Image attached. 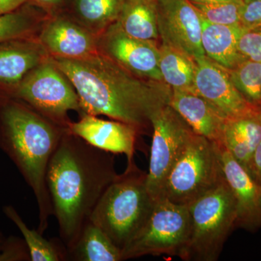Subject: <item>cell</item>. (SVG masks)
I'll return each mask as SVG.
<instances>
[{
    "label": "cell",
    "instance_id": "cell-12",
    "mask_svg": "<svg viewBox=\"0 0 261 261\" xmlns=\"http://www.w3.org/2000/svg\"><path fill=\"white\" fill-rule=\"evenodd\" d=\"M195 62L196 92L225 118L261 111L242 96L233 85L228 70L206 56Z\"/></svg>",
    "mask_w": 261,
    "mask_h": 261
},
{
    "label": "cell",
    "instance_id": "cell-18",
    "mask_svg": "<svg viewBox=\"0 0 261 261\" xmlns=\"http://www.w3.org/2000/svg\"><path fill=\"white\" fill-rule=\"evenodd\" d=\"M201 18V44L206 57L228 71L234 69L246 60L240 54L238 47L243 25H218Z\"/></svg>",
    "mask_w": 261,
    "mask_h": 261
},
{
    "label": "cell",
    "instance_id": "cell-4",
    "mask_svg": "<svg viewBox=\"0 0 261 261\" xmlns=\"http://www.w3.org/2000/svg\"><path fill=\"white\" fill-rule=\"evenodd\" d=\"M155 201L147 190V172L133 161L106 189L89 220L122 251L145 222Z\"/></svg>",
    "mask_w": 261,
    "mask_h": 261
},
{
    "label": "cell",
    "instance_id": "cell-5",
    "mask_svg": "<svg viewBox=\"0 0 261 261\" xmlns=\"http://www.w3.org/2000/svg\"><path fill=\"white\" fill-rule=\"evenodd\" d=\"M187 206L190 231L180 258L217 260L228 235L236 228V202L224 177L219 185Z\"/></svg>",
    "mask_w": 261,
    "mask_h": 261
},
{
    "label": "cell",
    "instance_id": "cell-26",
    "mask_svg": "<svg viewBox=\"0 0 261 261\" xmlns=\"http://www.w3.org/2000/svg\"><path fill=\"white\" fill-rule=\"evenodd\" d=\"M205 20L211 23L224 25H242L241 10L244 2L190 1Z\"/></svg>",
    "mask_w": 261,
    "mask_h": 261
},
{
    "label": "cell",
    "instance_id": "cell-16",
    "mask_svg": "<svg viewBox=\"0 0 261 261\" xmlns=\"http://www.w3.org/2000/svg\"><path fill=\"white\" fill-rule=\"evenodd\" d=\"M169 105L197 135L221 144L225 118L197 92L172 90Z\"/></svg>",
    "mask_w": 261,
    "mask_h": 261
},
{
    "label": "cell",
    "instance_id": "cell-7",
    "mask_svg": "<svg viewBox=\"0 0 261 261\" xmlns=\"http://www.w3.org/2000/svg\"><path fill=\"white\" fill-rule=\"evenodd\" d=\"M8 98L28 105L49 121L68 128L70 111L82 113L80 98L69 80L49 56L15 85L7 87Z\"/></svg>",
    "mask_w": 261,
    "mask_h": 261
},
{
    "label": "cell",
    "instance_id": "cell-3",
    "mask_svg": "<svg viewBox=\"0 0 261 261\" xmlns=\"http://www.w3.org/2000/svg\"><path fill=\"white\" fill-rule=\"evenodd\" d=\"M65 130L25 103L11 98L0 99V149L34 192L39 209L37 230L42 234L53 215L46 182L48 165Z\"/></svg>",
    "mask_w": 261,
    "mask_h": 261
},
{
    "label": "cell",
    "instance_id": "cell-37",
    "mask_svg": "<svg viewBox=\"0 0 261 261\" xmlns=\"http://www.w3.org/2000/svg\"><path fill=\"white\" fill-rule=\"evenodd\" d=\"M149 1L153 2V3H155V2H157L158 0H149Z\"/></svg>",
    "mask_w": 261,
    "mask_h": 261
},
{
    "label": "cell",
    "instance_id": "cell-11",
    "mask_svg": "<svg viewBox=\"0 0 261 261\" xmlns=\"http://www.w3.org/2000/svg\"><path fill=\"white\" fill-rule=\"evenodd\" d=\"M98 49L130 73L163 82L157 42L130 37L115 23L98 36Z\"/></svg>",
    "mask_w": 261,
    "mask_h": 261
},
{
    "label": "cell",
    "instance_id": "cell-15",
    "mask_svg": "<svg viewBox=\"0 0 261 261\" xmlns=\"http://www.w3.org/2000/svg\"><path fill=\"white\" fill-rule=\"evenodd\" d=\"M38 40L51 57L80 58L99 51L98 36L65 17L48 20Z\"/></svg>",
    "mask_w": 261,
    "mask_h": 261
},
{
    "label": "cell",
    "instance_id": "cell-33",
    "mask_svg": "<svg viewBox=\"0 0 261 261\" xmlns=\"http://www.w3.org/2000/svg\"><path fill=\"white\" fill-rule=\"evenodd\" d=\"M39 4L48 8H54L63 3V0H34Z\"/></svg>",
    "mask_w": 261,
    "mask_h": 261
},
{
    "label": "cell",
    "instance_id": "cell-22",
    "mask_svg": "<svg viewBox=\"0 0 261 261\" xmlns=\"http://www.w3.org/2000/svg\"><path fill=\"white\" fill-rule=\"evenodd\" d=\"M159 67L163 82L172 90L196 92V62L173 48L161 44Z\"/></svg>",
    "mask_w": 261,
    "mask_h": 261
},
{
    "label": "cell",
    "instance_id": "cell-17",
    "mask_svg": "<svg viewBox=\"0 0 261 261\" xmlns=\"http://www.w3.org/2000/svg\"><path fill=\"white\" fill-rule=\"evenodd\" d=\"M49 56L39 40L30 37L0 42V82L15 85Z\"/></svg>",
    "mask_w": 261,
    "mask_h": 261
},
{
    "label": "cell",
    "instance_id": "cell-31",
    "mask_svg": "<svg viewBox=\"0 0 261 261\" xmlns=\"http://www.w3.org/2000/svg\"><path fill=\"white\" fill-rule=\"evenodd\" d=\"M246 168L255 181L261 185V142L252 153Z\"/></svg>",
    "mask_w": 261,
    "mask_h": 261
},
{
    "label": "cell",
    "instance_id": "cell-24",
    "mask_svg": "<svg viewBox=\"0 0 261 261\" xmlns=\"http://www.w3.org/2000/svg\"><path fill=\"white\" fill-rule=\"evenodd\" d=\"M3 212L23 235L32 261L68 260L66 247L61 246L58 242L47 240L38 230L29 228L13 206H4Z\"/></svg>",
    "mask_w": 261,
    "mask_h": 261
},
{
    "label": "cell",
    "instance_id": "cell-29",
    "mask_svg": "<svg viewBox=\"0 0 261 261\" xmlns=\"http://www.w3.org/2000/svg\"><path fill=\"white\" fill-rule=\"evenodd\" d=\"M0 261H32L25 240L13 235L5 238L0 248Z\"/></svg>",
    "mask_w": 261,
    "mask_h": 261
},
{
    "label": "cell",
    "instance_id": "cell-9",
    "mask_svg": "<svg viewBox=\"0 0 261 261\" xmlns=\"http://www.w3.org/2000/svg\"><path fill=\"white\" fill-rule=\"evenodd\" d=\"M152 141L147 187L154 200L161 198L165 179L187 142L195 133L169 103L151 118Z\"/></svg>",
    "mask_w": 261,
    "mask_h": 261
},
{
    "label": "cell",
    "instance_id": "cell-8",
    "mask_svg": "<svg viewBox=\"0 0 261 261\" xmlns=\"http://www.w3.org/2000/svg\"><path fill=\"white\" fill-rule=\"evenodd\" d=\"M189 231L188 206L158 199L145 222L122 250V260L145 255L181 257Z\"/></svg>",
    "mask_w": 261,
    "mask_h": 261
},
{
    "label": "cell",
    "instance_id": "cell-1",
    "mask_svg": "<svg viewBox=\"0 0 261 261\" xmlns=\"http://www.w3.org/2000/svg\"><path fill=\"white\" fill-rule=\"evenodd\" d=\"M50 57L74 87L82 113L108 116L145 133L154 113L169 103L172 89L165 82L137 76L99 51L80 58Z\"/></svg>",
    "mask_w": 261,
    "mask_h": 261
},
{
    "label": "cell",
    "instance_id": "cell-28",
    "mask_svg": "<svg viewBox=\"0 0 261 261\" xmlns=\"http://www.w3.org/2000/svg\"><path fill=\"white\" fill-rule=\"evenodd\" d=\"M238 47L245 59L261 63V27H244Z\"/></svg>",
    "mask_w": 261,
    "mask_h": 261
},
{
    "label": "cell",
    "instance_id": "cell-13",
    "mask_svg": "<svg viewBox=\"0 0 261 261\" xmlns=\"http://www.w3.org/2000/svg\"><path fill=\"white\" fill-rule=\"evenodd\" d=\"M218 147L223 175L236 202V228L255 232L261 228V185L224 146Z\"/></svg>",
    "mask_w": 261,
    "mask_h": 261
},
{
    "label": "cell",
    "instance_id": "cell-20",
    "mask_svg": "<svg viewBox=\"0 0 261 261\" xmlns=\"http://www.w3.org/2000/svg\"><path fill=\"white\" fill-rule=\"evenodd\" d=\"M121 261V250L104 231L89 221L75 245L68 251V260Z\"/></svg>",
    "mask_w": 261,
    "mask_h": 261
},
{
    "label": "cell",
    "instance_id": "cell-6",
    "mask_svg": "<svg viewBox=\"0 0 261 261\" xmlns=\"http://www.w3.org/2000/svg\"><path fill=\"white\" fill-rule=\"evenodd\" d=\"M223 179L218 144L195 132L168 172L161 198L188 205Z\"/></svg>",
    "mask_w": 261,
    "mask_h": 261
},
{
    "label": "cell",
    "instance_id": "cell-32",
    "mask_svg": "<svg viewBox=\"0 0 261 261\" xmlns=\"http://www.w3.org/2000/svg\"><path fill=\"white\" fill-rule=\"evenodd\" d=\"M27 0H0V15L7 14L15 11Z\"/></svg>",
    "mask_w": 261,
    "mask_h": 261
},
{
    "label": "cell",
    "instance_id": "cell-2",
    "mask_svg": "<svg viewBox=\"0 0 261 261\" xmlns=\"http://www.w3.org/2000/svg\"><path fill=\"white\" fill-rule=\"evenodd\" d=\"M118 176L114 154L96 148L65 130L48 165L46 182L53 216L68 251Z\"/></svg>",
    "mask_w": 261,
    "mask_h": 261
},
{
    "label": "cell",
    "instance_id": "cell-23",
    "mask_svg": "<svg viewBox=\"0 0 261 261\" xmlns=\"http://www.w3.org/2000/svg\"><path fill=\"white\" fill-rule=\"evenodd\" d=\"M125 0H73L80 24L99 36L116 23Z\"/></svg>",
    "mask_w": 261,
    "mask_h": 261
},
{
    "label": "cell",
    "instance_id": "cell-34",
    "mask_svg": "<svg viewBox=\"0 0 261 261\" xmlns=\"http://www.w3.org/2000/svg\"><path fill=\"white\" fill-rule=\"evenodd\" d=\"M190 1L203 2V3H210V2L240 1V0H190Z\"/></svg>",
    "mask_w": 261,
    "mask_h": 261
},
{
    "label": "cell",
    "instance_id": "cell-19",
    "mask_svg": "<svg viewBox=\"0 0 261 261\" xmlns=\"http://www.w3.org/2000/svg\"><path fill=\"white\" fill-rule=\"evenodd\" d=\"M260 142L261 111L226 118L219 145L245 168Z\"/></svg>",
    "mask_w": 261,
    "mask_h": 261
},
{
    "label": "cell",
    "instance_id": "cell-25",
    "mask_svg": "<svg viewBox=\"0 0 261 261\" xmlns=\"http://www.w3.org/2000/svg\"><path fill=\"white\" fill-rule=\"evenodd\" d=\"M228 73L247 102L261 110V63L245 60Z\"/></svg>",
    "mask_w": 261,
    "mask_h": 261
},
{
    "label": "cell",
    "instance_id": "cell-10",
    "mask_svg": "<svg viewBox=\"0 0 261 261\" xmlns=\"http://www.w3.org/2000/svg\"><path fill=\"white\" fill-rule=\"evenodd\" d=\"M158 29L162 44L194 61L205 56L201 44L202 18L190 0H158Z\"/></svg>",
    "mask_w": 261,
    "mask_h": 261
},
{
    "label": "cell",
    "instance_id": "cell-21",
    "mask_svg": "<svg viewBox=\"0 0 261 261\" xmlns=\"http://www.w3.org/2000/svg\"><path fill=\"white\" fill-rule=\"evenodd\" d=\"M116 23L130 37L155 42L160 39L157 10L153 2L125 0Z\"/></svg>",
    "mask_w": 261,
    "mask_h": 261
},
{
    "label": "cell",
    "instance_id": "cell-36",
    "mask_svg": "<svg viewBox=\"0 0 261 261\" xmlns=\"http://www.w3.org/2000/svg\"><path fill=\"white\" fill-rule=\"evenodd\" d=\"M243 2H248V1H261V0H243Z\"/></svg>",
    "mask_w": 261,
    "mask_h": 261
},
{
    "label": "cell",
    "instance_id": "cell-14",
    "mask_svg": "<svg viewBox=\"0 0 261 261\" xmlns=\"http://www.w3.org/2000/svg\"><path fill=\"white\" fill-rule=\"evenodd\" d=\"M66 130L96 148L114 154H125L128 163L135 161L137 137L140 133L129 124L82 113L80 119L70 122Z\"/></svg>",
    "mask_w": 261,
    "mask_h": 261
},
{
    "label": "cell",
    "instance_id": "cell-30",
    "mask_svg": "<svg viewBox=\"0 0 261 261\" xmlns=\"http://www.w3.org/2000/svg\"><path fill=\"white\" fill-rule=\"evenodd\" d=\"M241 25L245 28L261 27V1L244 2L241 10Z\"/></svg>",
    "mask_w": 261,
    "mask_h": 261
},
{
    "label": "cell",
    "instance_id": "cell-35",
    "mask_svg": "<svg viewBox=\"0 0 261 261\" xmlns=\"http://www.w3.org/2000/svg\"><path fill=\"white\" fill-rule=\"evenodd\" d=\"M5 239V235L3 234V232H2L1 230H0V248H1L2 245H3V242H4Z\"/></svg>",
    "mask_w": 261,
    "mask_h": 261
},
{
    "label": "cell",
    "instance_id": "cell-27",
    "mask_svg": "<svg viewBox=\"0 0 261 261\" xmlns=\"http://www.w3.org/2000/svg\"><path fill=\"white\" fill-rule=\"evenodd\" d=\"M37 25L35 18L22 12L0 15V42L30 37Z\"/></svg>",
    "mask_w": 261,
    "mask_h": 261
}]
</instances>
